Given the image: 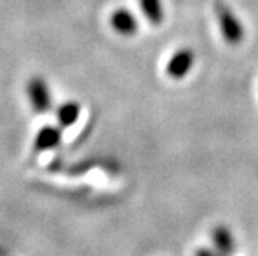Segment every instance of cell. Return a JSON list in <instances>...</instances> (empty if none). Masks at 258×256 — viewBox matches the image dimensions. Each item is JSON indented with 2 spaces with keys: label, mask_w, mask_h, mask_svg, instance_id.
Here are the masks:
<instances>
[{
  "label": "cell",
  "mask_w": 258,
  "mask_h": 256,
  "mask_svg": "<svg viewBox=\"0 0 258 256\" xmlns=\"http://www.w3.org/2000/svg\"><path fill=\"white\" fill-rule=\"evenodd\" d=\"M81 114V107L76 102H67L59 107L57 110V121L62 128L72 127Z\"/></svg>",
  "instance_id": "obj_8"
},
{
  "label": "cell",
  "mask_w": 258,
  "mask_h": 256,
  "mask_svg": "<svg viewBox=\"0 0 258 256\" xmlns=\"http://www.w3.org/2000/svg\"><path fill=\"white\" fill-rule=\"evenodd\" d=\"M215 14L218 17V23H220V28L221 33L226 39V42L232 43V45H237L243 40L244 31L240 20L235 17L233 14L221 0H217L215 2Z\"/></svg>",
  "instance_id": "obj_1"
},
{
  "label": "cell",
  "mask_w": 258,
  "mask_h": 256,
  "mask_svg": "<svg viewBox=\"0 0 258 256\" xmlns=\"http://www.w3.org/2000/svg\"><path fill=\"white\" fill-rule=\"evenodd\" d=\"M139 7L152 25H161L164 20V8L161 0H139Z\"/></svg>",
  "instance_id": "obj_7"
},
{
  "label": "cell",
  "mask_w": 258,
  "mask_h": 256,
  "mask_svg": "<svg viewBox=\"0 0 258 256\" xmlns=\"http://www.w3.org/2000/svg\"><path fill=\"white\" fill-rule=\"evenodd\" d=\"M195 256H223V254H217V253L210 251V250H207V248H200V250L195 253Z\"/></svg>",
  "instance_id": "obj_9"
},
{
  "label": "cell",
  "mask_w": 258,
  "mask_h": 256,
  "mask_svg": "<svg viewBox=\"0 0 258 256\" xmlns=\"http://www.w3.org/2000/svg\"><path fill=\"white\" fill-rule=\"evenodd\" d=\"M27 93H28V98L30 102L33 105V108L37 113H45L48 111L51 107V98H50V90L46 82L40 77H33L28 82L27 87Z\"/></svg>",
  "instance_id": "obj_2"
},
{
  "label": "cell",
  "mask_w": 258,
  "mask_h": 256,
  "mask_svg": "<svg viewBox=\"0 0 258 256\" xmlns=\"http://www.w3.org/2000/svg\"><path fill=\"white\" fill-rule=\"evenodd\" d=\"M110 23H111L113 30L122 36H133L138 31L136 17L125 8L116 10L110 17Z\"/></svg>",
  "instance_id": "obj_4"
},
{
  "label": "cell",
  "mask_w": 258,
  "mask_h": 256,
  "mask_svg": "<svg viewBox=\"0 0 258 256\" xmlns=\"http://www.w3.org/2000/svg\"><path fill=\"white\" fill-rule=\"evenodd\" d=\"M194 60H195V56L190 50L184 48V50L176 51L166 66L167 76L175 80L185 77L187 73L190 71V68L194 66Z\"/></svg>",
  "instance_id": "obj_3"
},
{
  "label": "cell",
  "mask_w": 258,
  "mask_h": 256,
  "mask_svg": "<svg viewBox=\"0 0 258 256\" xmlns=\"http://www.w3.org/2000/svg\"><path fill=\"white\" fill-rule=\"evenodd\" d=\"M60 139H62V131L56 127H43L37 136H36V141H34V147L37 151H45V150H50L54 148L60 144Z\"/></svg>",
  "instance_id": "obj_5"
},
{
  "label": "cell",
  "mask_w": 258,
  "mask_h": 256,
  "mask_svg": "<svg viewBox=\"0 0 258 256\" xmlns=\"http://www.w3.org/2000/svg\"><path fill=\"white\" fill-rule=\"evenodd\" d=\"M212 239H214V244H215L217 250L223 256H229L230 253H233V250H235V241H233L230 230L223 227V225H220V227H217L214 230Z\"/></svg>",
  "instance_id": "obj_6"
}]
</instances>
